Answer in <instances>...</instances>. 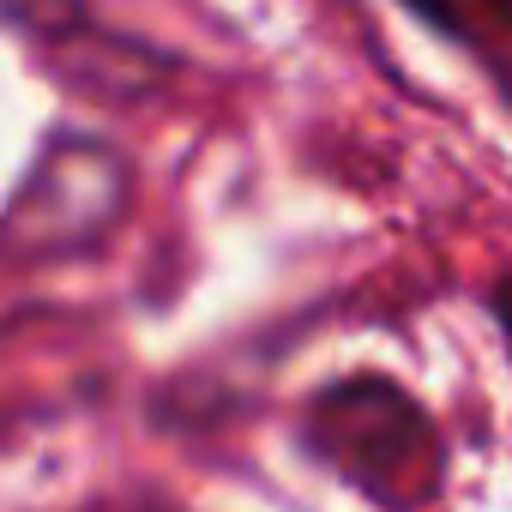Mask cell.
<instances>
[{"mask_svg": "<svg viewBox=\"0 0 512 512\" xmlns=\"http://www.w3.org/2000/svg\"><path fill=\"white\" fill-rule=\"evenodd\" d=\"M302 446L386 512H410L440 488L434 422L386 374H344L320 386L302 410Z\"/></svg>", "mask_w": 512, "mask_h": 512, "instance_id": "1", "label": "cell"}, {"mask_svg": "<svg viewBox=\"0 0 512 512\" xmlns=\"http://www.w3.org/2000/svg\"><path fill=\"white\" fill-rule=\"evenodd\" d=\"M410 7H416L422 19H434L440 31H452V37H464V19H458V7H452V0H410Z\"/></svg>", "mask_w": 512, "mask_h": 512, "instance_id": "5", "label": "cell"}, {"mask_svg": "<svg viewBox=\"0 0 512 512\" xmlns=\"http://www.w3.org/2000/svg\"><path fill=\"white\" fill-rule=\"evenodd\" d=\"M488 7H494V13H500L506 25H512V0H488Z\"/></svg>", "mask_w": 512, "mask_h": 512, "instance_id": "6", "label": "cell"}, {"mask_svg": "<svg viewBox=\"0 0 512 512\" xmlns=\"http://www.w3.org/2000/svg\"><path fill=\"white\" fill-rule=\"evenodd\" d=\"M121 211H127V157H115L103 139H55L19 181L13 205L0 211V253L55 260V253L103 241Z\"/></svg>", "mask_w": 512, "mask_h": 512, "instance_id": "2", "label": "cell"}, {"mask_svg": "<svg viewBox=\"0 0 512 512\" xmlns=\"http://www.w3.org/2000/svg\"><path fill=\"white\" fill-rule=\"evenodd\" d=\"M7 13H19L25 25H37V31H73L79 19H85V7L79 0H0Z\"/></svg>", "mask_w": 512, "mask_h": 512, "instance_id": "3", "label": "cell"}, {"mask_svg": "<svg viewBox=\"0 0 512 512\" xmlns=\"http://www.w3.org/2000/svg\"><path fill=\"white\" fill-rule=\"evenodd\" d=\"M488 314H494V326H500V338H506V350H512V272L488 290Z\"/></svg>", "mask_w": 512, "mask_h": 512, "instance_id": "4", "label": "cell"}]
</instances>
